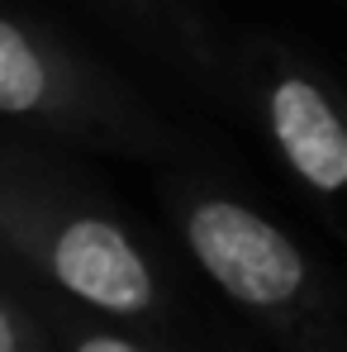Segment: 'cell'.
Here are the masks:
<instances>
[{"label":"cell","instance_id":"6da1fadb","mask_svg":"<svg viewBox=\"0 0 347 352\" xmlns=\"http://www.w3.org/2000/svg\"><path fill=\"white\" fill-rule=\"evenodd\" d=\"M0 252L67 305L167 333L176 319L172 281L115 205L91 195L71 167L10 138L0 148Z\"/></svg>","mask_w":347,"mask_h":352},{"label":"cell","instance_id":"7a4b0ae2","mask_svg":"<svg viewBox=\"0 0 347 352\" xmlns=\"http://www.w3.org/2000/svg\"><path fill=\"white\" fill-rule=\"evenodd\" d=\"M162 195L181 248L243 319L286 352H347L343 295L276 219L195 172L172 176Z\"/></svg>","mask_w":347,"mask_h":352},{"label":"cell","instance_id":"3957f363","mask_svg":"<svg viewBox=\"0 0 347 352\" xmlns=\"http://www.w3.org/2000/svg\"><path fill=\"white\" fill-rule=\"evenodd\" d=\"M0 119L67 148L138 162L181 148L128 81L10 0H0Z\"/></svg>","mask_w":347,"mask_h":352},{"label":"cell","instance_id":"277c9868","mask_svg":"<svg viewBox=\"0 0 347 352\" xmlns=\"http://www.w3.org/2000/svg\"><path fill=\"white\" fill-rule=\"evenodd\" d=\"M229 91L247 100L281 172L338 229L347 195V119L328 76L281 38H247L229 53Z\"/></svg>","mask_w":347,"mask_h":352},{"label":"cell","instance_id":"5b68a950","mask_svg":"<svg viewBox=\"0 0 347 352\" xmlns=\"http://www.w3.org/2000/svg\"><path fill=\"white\" fill-rule=\"evenodd\" d=\"M110 10L124 14L128 29L148 38L176 72L200 86L210 100H229V48L219 43L210 14L200 0H105Z\"/></svg>","mask_w":347,"mask_h":352},{"label":"cell","instance_id":"8992f818","mask_svg":"<svg viewBox=\"0 0 347 352\" xmlns=\"http://www.w3.org/2000/svg\"><path fill=\"white\" fill-rule=\"evenodd\" d=\"M43 314H48L53 352H176L162 333L96 319V314H86V309H76L48 291H43Z\"/></svg>","mask_w":347,"mask_h":352},{"label":"cell","instance_id":"52a82bcc","mask_svg":"<svg viewBox=\"0 0 347 352\" xmlns=\"http://www.w3.org/2000/svg\"><path fill=\"white\" fill-rule=\"evenodd\" d=\"M0 352H53L43 286H34L5 252H0Z\"/></svg>","mask_w":347,"mask_h":352},{"label":"cell","instance_id":"ba28073f","mask_svg":"<svg viewBox=\"0 0 347 352\" xmlns=\"http://www.w3.org/2000/svg\"><path fill=\"white\" fill-rule=\"evenodd\" d=\"M5 143H10V138H0V148H5Z\"/></svg>","mask_w":347,"mask_h":352}]
</instances>
